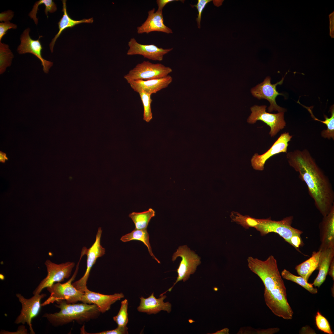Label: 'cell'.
<instances>
[{"label":"cell","instance_id":"17","mask_svg":"<svg viewBox=\"0 0 334 334\" xmlns=\"http://www.w3.org/2000/svg\"><path fill=\"white\" fill-rule=\"evenodd\" d=\"M153 8L148 12V16L145 21L137 28L138 34L149 33L152 32H162L167 34L172 33V30L165 25L162 11L155 12Z\"/></svg>","mask_w":334,"mask_h":334},{"label":"cell","instance_id":"16","mask_svg":"<svg viewBox=\"0 0 334 334\" xmlns=\"http://www.w3.org/2000/svg\"><path fill=\"white\" fill-rule=\"evenodd\" d=\"M122 293L105 295L95 292L87 288L84 293L82 302L96 306L101 313H103L110 308L112 304L124 298Z\"/></svg>","mask_w":334,"mask_h":334},{"label":"cell","instance_id":"8","mask_svg":"<svg viewBox=\"0 0 334 334\" xmlns=\"http://www.w3.org/2000/svg\"><path fill=\"white\" fill-rule=\"evenodd\" d=\"M45 264L47 268V275L33 291V295L40 294L45 288L51 286L55 282H62L65 279L68 278L75 265L73 262L57 264L49 259L46 260Z\"/></svg>","mask_w":334,"mask_h":334},{"label":"cell","instance_id":"37","mask_svg":"<svg viewBox=\"0 0 334 334\" xmlns=\"http://www.w3.org/2000/svg\"><path fill=\"white\" fill-rule=\"evenodd\" d=\"M289 244L301 252L299 249V247L303 245V242L301 236L295 235L293 236L290 239Z\"/></svg>","mask_w":334,"mask_h":334},{"label":"cell","instance_id":"27","mask_svg":"<svg viewBox=\"0 0 334 334\" xmlns=\"http://www.w3.org/2000/svg\"><path fill=\"white\" fill-rule=\"evenodd\" d=\"M13 57V54L9 45L0 41V74L4 72L6 68L11 65Z\"/></svg>","mask_w":334,"mask_h":334},{"label":"cell","instance_id":"30","mask_svg":"<svg viewBox=\"0 0 334 334\" xmlns=\"http://www.w3.org/2000/svg\"><path fill=\"white\" fill-rule=\"evenodd\" d=\"M128 302L125 299L122 301L121 306L118 314L113 318L118 326L125 327L128 321L127 309Z\"/></svg>","mask_w":334,"mask_h":334},{"label":"cell","instance_id":"1","mask_svg":"<svg viewBox=\"0 0 334 334\" xmlns=\"http://www.w3.org/2000/svg\"><path fill=\"white\" fill-rule=\"evenodd\" d=\"M286 157L289 165L306 184L317 209L323 216L327 215L334 206V192L328 176L307 149L289 152Z\"/></svg>","mask_w":334,"mask_h":334},{"label":"cell","instance_id":"11","mask_svg":"<svg viewBox=\"0 0 334 334\" xmlns=\"http://www.w3.org/2000/svg\"><path fill=\"white\" fill-rule=\"evenodd\" d=\"M102 232L101 228H99L94 243L89 248L84 247L82 250L84 255H86L87 256L86 270L83 276L72 283V285L77 289L84 293L87 288V282L92 267L95 263L97 259L103 256L105 253V249L100 243Z\"/></svg>","mask_w":334,"mask_h":334},{"label":"cell","instance_id":"39","mask_svg":"<svg viewBox=\"0 0 334 334\" xmlns=\"http://www.w3.org/2000/svg\"><path fill=\"white\" fill-rule=\"evenodd\" d=\"M178 0H157L156 1L158 8L157 11H162L164 6L168 3Z\"/></svg>","mask_w":334,"mask_h":334},{"label":"cell","instance_id":"29","mask_svg":"<svg viewBox=\"0 0 334 334\" xmlns=\"http://www.w3.org/2000/svg\"><path fill=\"white\" fill-rule=\"evenodd\" d=\"M138 93L143 107V119L147 122H149L152 118L151 109V104L152 101L151 94L143 92H140Z\"/></svg>","mask_w":334,"mask_h":334},{"label":"cell","instance_id":"7","mask_svg":"<svg viewBox=\"0 0 334 334\" xmlns=\"http://www.w3.org/2000/svg\"><path fill=\"white\" fill-rule=\"evenodd\" d=\"M172 69L160 63L143 61L138 63L124 76L128 83L136 80H148L165 77L172 72Z\"/></svg>","mask_w":334,"mask_h":334},{"label":"cell","instance_id":"3","mask_svg":"<svg viewBox=\"0 0 334 334\" xmlns=\"http://www.w3.org/2000/svg\"><path fill=\"white\" fill-rule=\"evenodd\" d=\"M55 306L60 310L53 313H45L42 317L55 327L62 326L73 321L81 324L85 322L96 319L101 313L95 304L68 303L65 300L56 302Z\"/></svg>","mask_w":334,"mask_h":334},{"label":"cell","instance_id":"20","mask_svg":"<svg viewBox=\"0 0 334 334\" xmlns=\"http://www.w3.org/2000/svg\"><path fill=\"white\" fill-rule=\"evenodd\" d=\"M160 297V298H156L153 293L147 298L142 296L140 298V303L137 308L138 310L149 315L155 314L161 310L169 313L171 310V304L169 302H164L166 296L163 295Z\"/></svg>","mask_w":334,"mask_h":334},{"label":"cell","instance_id":"19","mask_svg":"<svg viewBox=\"0 0 334 334\" xmlns=\"http://www.w3.org/2000/svg\"><path fill=\"white\" fill-rule=\"evenodd\" d=\"M319 225L321 244L319 250L334 246V206Z\"/></svg>","mask_w":334,"mask_h":334},{"label":"cell","instance_id":"36","mask_svg":"<svg viewBox=\"0 0 334 334\" xmlns=\"http://www.w3.org/2000/svg\"><path fill=\"white\" fill-rule=\"evenodd\" d=\"M128 328L126 326H118L116 328L110 330L95 333H87L90 334H127Z\"/></svg>","mask_w":334,"mask_h":334},{"label":"cell","instance_id":"31","mask_svg":"<svg viewBox=\"0 0 334 334\" xmlns=\"http://www.w3.org/2000/svg\"><path fill=\"white\" fill-rule=\"evenodd\" d=\"M280 329L278 328L266 329H255L250 327H244L240 328L238 334H273L278 332Z\"/></svg>","mask_w":334,"mask_h":334},{"label":"cell","instance_id":"35","mask_svg":"<svg viewBox=\"0 0 334 334\" xmlns=\"http://www.w3.org/2000/svg\"><path fill=\"white\" fill-rule=\"evenodd\" d=\"M17 28V25L16 24L11 23L9 21L0 23V41L8 30L16 29Z\"/></svg>","mask_w":334,"mask_h":334},{"label":"cell","instance_id":"26","mask_svg":"<svg viewBox=\"0 0 334 334\" xmlns=\"http://www.w3.org/2000/svg\"><path fill=\"white\" fill-rule=\"evenodd\" d=\"M281 275L284 279L298 284L311 294H315L318 293V289L313 286L312 284L309 283L301 276L295 275L286 269H284L282 271Z\"/></svg>","mask_w":334,"mask_h":334},{"label":"cell","instance_id":"10","mask_svg":"<svg viewBox=\"0 0 334 334\" xmlns=\"http://www.w3.org/2000/svg\"><path fill=\"white\" fill-rule=\"evenodd\" d=\"M22 306L19 315L17 317L15 323L24 324L26 323L29 327L30 333L35 334L32 327V319L39 314L41 306V301L46 296L45 293L36 294L31 298L27 299L19 293L16 294Z\"/></svg>","mask_w":334,"mask_h":334},{"label":"cell","instance_id":"43","mask_svg":"<svg viewBox=\"0 0 334 334\" xmlns=\"http://www.w3.org/2000/svg\"><path fill=\"white\" fill-rule=\"evenodd\" d=\"M7 159L6 156V154L2 152H0V161L2 162H4Z\"/></svg>","mask_w":334,"mask_h":334},{"label":"cell","instance_id":"22","mask_svg":"<svg viewBox=\"0 0 334 334\" xmlns=\"http://www.w3.org/2000/svg\"><path fill=\"white\" fill-rule=\"evenodd\" d=\"M63 8L62 11L63 12L62 18L58 23L59 31L52 39L49 44V48L52 53L53 52V49L55 42L62 31L68 28H72L76 25L82 23H92L93 19L91 18L88 19H83L80 20H76L71 18L67 14L66 10V0H62Z\"/></svg>","mask_w":334,"mask_h":334},{"label":"cell","instance_id":"28","mask_svg":"<svg viewBox=\"0 0 334 334\" xmlns=\"http://www.w3.org/2000/svg\"><path fill=\"white\" fill-rule=\"evenodd\" d=\"M331 113V117L328 118L324 115L325 120H320L316 118L313 114H311L312 118L315 120L320 121L326 124L327 126V129L323 130L321 133L322 137L325 139H334V108L333 105L331 106L330 109Z\"/></svg>","mask_w":334,"mask_h":334},{"label":"cell","instance_id":"24","mask_svg":"<svg viewBox=\"0 0 334 334\" xmlns=\"http://www.w3.org/2000/svg\"><path fill=\"white\" fill-rule=\"evenodd\" d=\"M120 240L124 242L132 240H137L142 242L147 247L149 253L152 258L158 263H160V262L156 257L152 253L149 241V235L146 229H135L130 233L123 236Z\"/></svg>","mask_w":334,"mask_h":334},{"label":"cell","instance_id":"2","mask_svg":"<svg viewBox=\"0 0 334 334\" xmlns=\"http://www.w3.org/2000/svg\"><path fill=\"white\" fill-rule=\"evenodd\" d=\"M247 262L250 269L264 284V298L267 306L275 315L291 319L293 312L288 302L286 288L274 257L271 255L262 260L251 257Z\"/></svg>","mask_w":334,"mask_h":334},{"label":"cell","instance_id":"33","mask_svg":"<svg viewBox=\"0 0 334 334\" xmlns=\"http://www.w3.org/2000/svg\"><path fill=\"white\" fill-rule=\"evenodd\" d=\"M211 1V0H198L197 4L194 6L198 10V14L196 20L199 28H201L200 23L202 12L206 5Z\"/></svg>","mask_w":334,"mask_h":334},{"label":"cell","instance_id":"18","mask_svg":"<svg viewBox=\"0 0 334 334\" xmlns=\"http://www.w3.org/2000/svg\"><path fill=\"white\" fill-rule=\"evenodd\" d=\"M173 79L172 77L169 75L161 79L136 80L130 82L128 83L134 91L138 93L143 92L152 95L167 87L172 83Z\"/></svg>","mask_w":334,"mask_h":334},{"label":"cell","instance_id":"4","mask_svg":"<svg viewBox=\"0 0 334 334\" xmlns=\"http://www.w3.org/2000/svg\"><path fill=\"white\" fill-rule=\"evenodd\" d=\"M82 257L81 255L74 274L68 281L63 284L60 282L55 283L51 286L47 288L50 295L41 304V306L62 300H65L68 303H75L79 301L81 302L84 293L76 289L72 285V282L76 276L79 263Z\"/></svg>","mask_w":334,"mask_h":334},{"label":"cell","instance_id":"5","mask_svg":"<svg viewBox=\"0 0 334 334\" xmlns=\"http://www.w3.org/2000/svg\"><path fill=\"white\" fill-rule=\"evenodd\" d=\"M293 219V216L286 217L279 221L272 220L270 217L257 219V225L255 228L259 232L262 236L270 233H277L289 244L293 236H301L303 233L301 230L292 226Z\"/></svg>","mask_w":334,"mask_h":334},{"label":"cell","instance_id":"21","mask_svg":"<svg viewBox=\"0 0 334 334\" xmlns=\"http://www.w3.org/2000/svg\"><path fill=\"white\" fill-rule=\"evenodd\" d=\"M318 269V274L312 285L319 288L325 281L332 261L334 259V246L324 249L321 251Z\"/></svg>","mask_w":334,"mask_h":334},{"label":"cell","instance_id":"13","mask_svg":"<svg viewBox=\"0 0 334 334\" xmlns=\"http://www.w3.org/2000/svg\"><path fill=\"white\" fill-rule=\"evenodd\" d=\"M292 137L288 132L283 133L265 152L260 155L255 153L251 160L253 168L257 170H263L265 162L271 157L281 152L287 153L289 142Z\"/></svg>","mask_w":334,"mask_h":334},{"label":"cell","instance_id":"34","mask_svg":"<svg viewBox=\"0 0 334 334\" xmlns=\"http://www.w3.org/2000/svg\"><path fill=\"white\" fill-rule=\"evenodd\" d=\"M39 5L44 4L45 6V12L47 18L48 17V13H53L56 11L57 10L56 5L54 2L52 0H40L36 2Z\"/></svg>","mask_w":334,"mask_h":334},{"label":"cell","instance_id":"42","mask_svg":"<svg viewBox=\"0 0 334 334\" xmlns=\"http://www.w3.org/2000/svg\"><path fill=\"white\" fill-rule=\"evenodd\" d=\"M229 330L227 328H224L220 330H219L216 332L212 333L213 334H229Z\"/></svg>","mask_w":334,"mask_h":334},{"label":"cell","instance_id":"38","mask_svg":"<svg viewBox=\"0 0 334 334\" xmlns=\"http://www.w3.org/2000/svg\"><path fill=\"white\" fill-rule=\"evenodd\" d=\"M14 15V12L10 10L2 12L0 14V21L4 22L9 21L12 19Z\"/></svg>","mask_w":334,"mask_h":334},{"label":"cell","instance_id":"32","mask_svg":"<svg viewBox=\"0 0 334 334\" xmlns=\"http://www.w3.org/2000/svg\"><path fill=\"white\" fill-rule=\"evenodd\" d=\"M315 320L316 324L319 329L328 334L333 333L328 321L319 311L317 313Z\"/></svg>","mask_w":334,"mask_h":334},{"label":"cell","instance_id":"14","mask_svg":"<svg viewBox=\"0 0 334 334\" xmlns=\"http://www.w3.org/2000/svg\"><path fill=\"white\" fill-rule=\"evenodd\" d=\"M30 29L29 28L26 29L21 35V43L17 49L19 54L30 53L34 55L41 61L43 67V70L45 73H48L49 70L53 65V62L45 59L41 55L43 49L39 40L42 36H40L37 40L32 39L29 35Z\"/></svg>","mask_w":334,"mask_h":334},{"label":"cell","instance_id":"9","mask_svg":"<svg viewBox=\"0 0 334 334\" xmlns=\"http://www.w3.org/2000/svg\"><path fill=\"white\" fill-rule=\"evenodd\" d=\"M265 105H255L250 108L251 113L247 120L250 124H254L258 120L261 121L270 128L269 134L272 137L276 135L280 130L285 128L286 123L284 120V112L271 113L266 111Z\"/></svg>","mask_w":334,"mask_h":334},{"label":"cell","instance_id":"6","mask_svg":"<svg viewBox=\"0 0 334 334\" xmlns=\"http://www.w3.org/2000/svg\"><path fill=\"white\" fill-rule=\"evenodd\" d=\"M178 257L182 258V260L177 270L178 276L173 285L167 291L161 294L162 295L167 291L170 292L174 285L179 281L185 282L190 278V275L195 272L197 267L201 263L200 258L195 252L191 250L186 245L180 246L172 256V260L174 261Z\"/></svg>","mask_w":334,"mask_h":334},{"label":"cell","instance_id":"12","mask_svg":"<svg viewBox=\"0 0 334 334\" xmlns=\"http://www.w3.org/2000/svg\"><path fill=\"white\" fill-rule=\"evenodd\" d=\"M285 76L281 80L275 84H272L271 78L267 77L262 83L258 84L251 89L252 95L259 99H265L270 103V105L268 108V111L271 112L273 111L278 112H285L286 109L278 106L276 104V99L279 95H283L277 91L276 87L278 85L282 84Z\"/></svg>","mask_w":334,"mask_h":334},{"label":"cell","instance_id":"25","mask_svg":"<svg viewBox=\"0 0 334 334\" xmlns=\"http://www.w3.org/2000/svg\"><path fill=\"white\" fill-rule=\"evenodd\" d=\"M155 212L152 208L140 212H132L129 216L135 224V229H146L151 218L155 216Z\"/></svg>","mask_w":334,"mask_h":334},{"label":"cell","instance_id":"41","mask_svg":"<svg viewBox=\"0 0 334 334\" xmlns=\"http://www.w3.org/2000/svg\"><path fill=\"white\" fill-rule=\"evenodd\" d=\"M301 333L303 334H315V332L309 326L303 327L301 330Z\"/></svg>","mask_w":334,"mask_h":334},{"label":"cell","instance_id":"40","mask_svg":"<svg viewBox=\"0 0 334 334\" xmlns=\"http://www.w3.org/2000/svg\"><path fill=\"white\" fill-rule=\"evenodd\" d=\"M328 273L334 280V259L330 263Z\"/></svg>","mask_w":334,"mask_h":334},{"label":"cell","instance_id":"23","mask_svg":"<svg viewBox=\"0 0 334 334\" xmlns=\"http://www.w3.org/2000/svg\"><path fill=\"white\" fill-rule=\"evenodd\" d=\"M321 251H314L310 257L295 268L298 274L308 281L311 274L318 269Z\"/></svg>","mask_w":334,"mask_h":334},{"label":"cell","instance_id":"15","mask_svg":"<svg viewBox=\"0 0 334 334\" xmlns=\"http://www.w3.org/2000/svg\"><path fill=\"white\" fill-rule=\"evenodd\" d=\"M128 55H139L144 58L153 61H161L164 56L173 49V48L163 49L154 45H144L138 43L134 38L130 39L128 43Z\"/></svg>","mask_w":334,"mask_h":334}]
</instances>
